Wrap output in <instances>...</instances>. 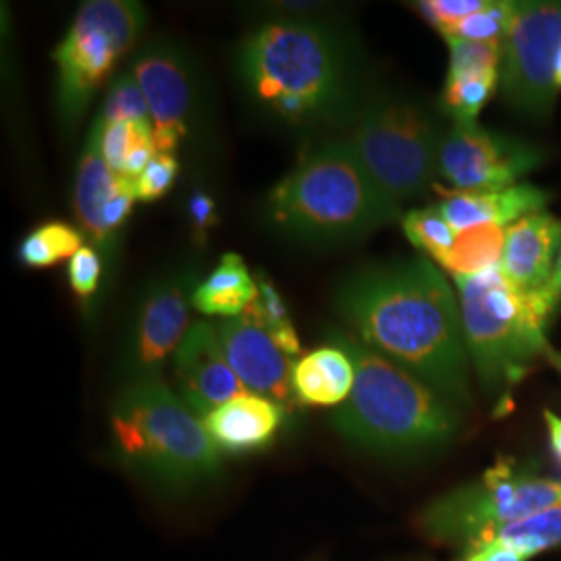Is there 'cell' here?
<instances>
[{"mask_svg":"<svg viewBox=\"0 0 561 561\" xmlns=\"http://www.w3.org/2000/svg\"><path fill=\"white\" fill-rule=\"evenodd\" d=\"M335 308L362 343L458 408L470 405L460 306L428 259L379 264L345 277L335 291Z\"/></svg>","mask_w":561,"mask_h":561,"instance_id":"1","label":"cell"},{"mask_svg":"<svg viewBox=\"0 0 561 561\" xmlns=\"http://www.w3.org/2000/svg\"><path fill=\"white\" fill-rule=\"evenodd\" d=\"M238 67L250 99L287 125L329 123L352 106L354 57L331 23H264L241 42Z\"/></svg>","mask_w":561,"mask_h":561,"instance_id":"2","label":"cell"},{"mask_svg":"<svg viewBox=\"0 0 561 561\" xmlns=\"http://www.w3.org/2000/svg\"><path fill=\"white\" fill-rule=\"evenodd\" d=\"M331 343L343 347L356 368L354 391L333 414V426L350 445L379 458L410 460L458 437L456 403L358 337L335 331Z\"/></svg>","mask_w":561,"mask_h":561,"instance_id":"3","label":"cell"},{"mask_svg":"<svg viewBox=\"0 0 561 561\" xmlns=\"http://www.w3.org/2000/svg\"><path fill=\"white\" fill-rule=\"evenodd\" d=\"M266 215L291 240L329 245L360 240L398 219L400 206L382 194L350 140L340 138L304 157L275 185Z\"/></svg>","mask_w":561,"mask_h":561,"instance_id":"4","label":"cell"},{"mask_svg":"<svg viewBox=\"0 0 561 561\" xmlns=\"http://www.w3.org/2000/svg\"><path fill=\"white\" fill-rule=\"evenodd\" d=\"M119 460L161 491L183 495L221 477L204 422L161 379L125 382L111 410Z\"/></svg>","mask_w":561,"mask_h":561,"instance_id":"5","label":"cell"},{"mask_svg":"<svg viewBox=\"0 0 561 561\" xmlns=\"http://www.w3.org/2000/svg\"><path fill=\"white\" fill-rule=\"evenodd\" d=\"M460 291L461 329L484 391L505 410L512 389L530 364L558 360L545 337L556 306L542 291L524 294L497 268L474 277H454Z\"/></svg>","mask_w":561,"mask_h":561,"instance_id":"6","label":"cell"},{"mask_svg":"<svg viewBox=\"0 0 561 561\" xmlns=\"http://www.w3.org/2000/svg\"><path fill=\"white\" fill-rule=\"evenodd\" d=\"M347 140L382 194L400 208L437 178L443 129L416 102L396 96L364 102Z\"/></svg>","mask_w":561,"mask_h":561,"instance_id":"7","label":"cell"},{"mask_svg":"<svg viewBox=\"0 0 561 561\" xmlns=\"http://www.w3.org/2000/svg\"><path fill=\"white\" fill-rule=\"evenodd\" d=\"M556 505H561L560 481L537 477L516 461L502 458L479 481L428 503L416 524L424 537L463 549Z\"/></svg>","mask_w":561,"mask_h":561,"instance_id":"8","label":"cell"},{"mask_svg":"<svg viewBox=\"0 0 561 561\" xmlns=\"http://www.w3.org/2000/svg\"><path fill=\"white\" fill-rule=\"evenodd\" d=\"M146 9L136 0H88L55 50L57 113L62 127H78L88 104L117 60L136 44Z\"/></svg>","mask_w":561,"mask_h":561,"instance_id":"9","label":"cell"},{"mask_svg":"<svg viewBox=\"0 0 561 561\" xmlns=\"http://www.w3.org/2000/svg\"><path fill=\"white\" fill-rule=\"evenodd\" d=\"M560 57L561 2H516L502 46L500 85L505 102L526 117H547L558 96Z\"/></svg>","mask_w":561,"mask_h":561,"instance_id":"10","label":"cell"},{"mask_svg":"<svg viewBox=\"0 0 561 561\" xmlns=\"http://www.w3.org/2000/svg\"><path fill=\"white\" fill-rule=\"evenodd\" d=\"M198 280L196 264H180L141 291L127 324L119 364L125 382L161 379L162 366L190 331Z\"/></svg>","mask_w":561,"mask_h":561,"instance_id":"11","label":"cell"},{"mask_svg":"<svg viewBox=\"0 0 561 561\" xmlns=\"http://www.w3.org/2000/svg\"><path fill=\"white\" fill-rule=\"evenodd\" d=\"M541 162V148L528 141L489 131L477 123H454L443 131L437 178L454 194L497 192L518 185Z\"/></svg>","mask_w":561,"mask_h":561,"instance_id":"12","label":"cell"},{"mask_svg":"<svg viewBox=\"0 0 561 561\" xmlns=\"http://www.w3.org/2000/svg\"><path fill=\"white\" fill-rule=\"evenodd\" d=\"M131 73L148 102L159 152L175 154L190 136L198 96L190 55L175 42L152 41L134 60Z\"/></svg>","mask_w":561,"mask_h":561,"instance_id":"13","label":"cell"},{"mask_svg":"<svg viewBox=\"0 0 561 561\" xmlns=\"http://www.w3.org/2000/svg\"><path fill=\"white\" fill-rule=\"evenodd\" d=\"M136 202V183L117 175L101 150V131L92 125L81 150L76 178V217L81 233L94 241L96 248L108 252L121 227L127 222Z\"/></svg>","mask_w":561,"mask_h":561,"instance_id":"14","label":"cell"},{"mask_svg":"<svg viewBox=\"0 0 561 561\" xmlns=\"http://www.w3.org/2000/svg\"><path fill=\"white\" fill-rule=\"evenodd\" d=\"M173 373L178 396L198 419L245 393L213 322L198 321L190 327L175 352Z\"/></svg>","mask_w":561,"mask_h":561,"instance_id":"15","label":"cell"},{"mask_svg":"<svg viewBox=\"0 0 561 561\" xmlns=\"http://www.w3.org/2000/svg\"><path fill=\"white\" fill-rule=\"evenodd\" d=\"M217 329L225 356L245 391L277 401L285 410L298 403L294 393L296 358H291L268 331L245 317L225 319Z\"/></svg>","mask_w":561,"mask_h":561,"instance_id":"16","label":"cell"},{"mask_svg":"<svg viewBox=\"0 0 561 561\" xmlns=\"http://www.w3.org/2000/svg\"><path fill=\"white\" fill-rule=\"evenodd\" d=\"M561 221L549 213H535L505 229L500 271L524 294L541 291L560 256Z\"/></svg>","mask_w":561,"mask_h":561,"instance_id":"17","label":"cell"},{"mask_svg":"<svg viewBox=\"0 0 561 561\" xmlns=\"http://www.w3.org/2000/svg\"><path fill=\"white\" fill-rule=\"evenodd\" d=\"M285 408L259 393H241L204 416V428L227 456H250L273 445L285 424Z\"/></svg>","mask_w":561,"mask_h":561,"instance_id":"18","label":"cell"},{"mask_svg":"<svg viewBox=\"0 0 561 561\" xmlns=\"http://www.w3.org/2000/svg\"><path fill=\"white\" fill-rule=\"evenodd\" d=\"M547 202H549V194L541 187L518 183L497 192L451 194L449 198L439 202L435 208L456 231L484 227V225L507 229L510 225L522 221L524 217L542 213Z\"/></svg>","mask_w":561,"mask_h":561,"instance_id":"19","label":"cell"},{"mask_svg":"<svg viewBox=\"0 0 561 561\" xmlns=\"http://www.w3.org/2000/svg\"><path fill=\"white\" fill-rule=\"evenodd\" d=\"M354 382V362L335 343L301 356L294 366V393L301 405L340 408L352 396Z\"/></svg>","mask_w":561,"mask_h":561,"instance_id":"20","label":"cell"},{"mask_svg":"<svg viewBox=\"0 0 561 561\" xmlns=\"http://www.w3.org/2000/svg\"><path fill=\"white\" fill-rule=\"evenodd\" d=\"M256 296L259 280H254L241 256L222 254L217 268L196 287L194 308L208 317L238 319Z\"/></svg>","mask_w":561,"mask_h":561,"instance_id":"21","label":"cell"},{"mask_svg":"<svg viewBox=\"0 0 561 561\" xmlns=\"http://www.w3.org/2000/svg\"><path fill=\"white\" fill-rule=\"evenodd\" d=\"M505 245V227L484 225L458 231L454 248L439 261L454 277H474L497 268Z\"/></svg>","mask_w":561,"mask_h":561,"instance_id":"22","label":"cell"},{"mask_svg":"<svg viewBox=\"0 0 561 561\" xmlns=\"http://www.w3.org/2000/svg\"><path fill=\"white\" fill-rule=\"evenodd\" d=\"M83 248V233L69 222H44L21 241L20 259L25 266L44 268L73 259Z\"/></svg>","mask_w":561,"mask_h":561,"instance_id":"23","label":"cell"},{"mask_svg":"<svg viewBox=\"0 0 561 561\" xmlns=\"http://www.w3.org/2000/svg\"><path fill=\"white\" fill-rule=\"evenodd\" d=\"M241 317L256 322L264 331H268V335L277 341L291 358L300 356V337L296 333L294 322L289 319L287 306L280 298L277 287L266 277H261L259 280V296Z\"/></svg>","mask_w":561,"mask_h":561,"instance_id":"24","label":"cell"},{"mask_svg":"<svg viewBox=\"0 0 561 561\" xmlns=\"http://www.w3.org/2000/svg\"><path fill=\"white\" fill-rule=\"evenodd\" d=\"M491 539H500L520 549L522 553L528 556L530 560L541 551L561 547V505L542 510L539 514L528 516L524 520L514 522L502 528L497 535H493Z\"/></svg>","mask_w":561,"mask_h":561,"instance_id":"25","label":"cell"},{"mask_svg":"<svg viewBox=\"0 0 561 561\" xmlns=\"http://www.w3.org/2000/svg\"><path fill=\"white\" fill-rule=\"evenodd\" d=\"M96 123L102 127L113 123H138L144 127H152V115H150L148 102L131 71L119 73L113 80Z\"/></svg>","mask_w":561,"mask_h":561,"instance_id":"26","label":"cell"},{"mask_svg":"<svg viewBox=\"0 0 561 561\" xmlns=\"http://www.w3.org/2000/svg\"><path fill=\"white\" fill-rule=\"evenodd\" d=\"M500 76L447 78L443 90V111L454 123H477V117L497 88Z\"/></svg>","mask_w":561,"mask_h":561,"instance_id":"27","label":"cell"},{"mask_svg":"<svg viewBox=\"0 0 561 561\" xmlns=\"http://www.w3.org/2000/svg\"><path fill=\"white\" fill-rule=\"evenodd\" d=\"M401 227L408 240L437 262L443 261V256L454 248L458 238V231L443 219L442 213L435 206L405 213Z\"/></svg>","mask_w":561,"mask_h":561,"instance_id":"28","label":"cell"},{"mask_svg":"<svg viewBox=\"0 0 561 561\" xmlns=\"http://www.w3.org/2000/svg\"><path fill=\"white\" fill-rule=\"evenodd\" d=\"M449 46V73L447 78H474L500 76L503 44L445 38Z\"/></svg>","mask_w":561,"mask_h":561,"instance_id":"29","label":"cell"},{"mask_svg":"<svg viewBox=\"0 0 561 561\" xmlns=\"http://www.w3.org/2000/svg\"><path fill=\"white\" fill-rule=\"evenodd\" d=\"M514 9H516V2L489 0L484 9L470 15L468 20L461 21L460 25H456L445 38L503 44L514 20Z\"/></svg>","mask_w":561,"mask_h":561,"instance_id":"30","label":"cell"},{"mask_svg":"<svg viewBox=\"0 0 561 561\" xmlns=\"http://www.w3.org/2000/svg\"><path fill=\"white\" fill-rule=\"evenodd\" d=\"M94 125L101 131V150L104 161L108 162V167L123 178L125 171V162L129 152L134 150V146L138 144L141 136L146 134H154L152 127H144L138 123H113L102 127L96 121Z\"/></svg>","mask_w":561,"mask_h":561,"instance_id":"31","label":"cell"},{"mask_svg":"<svg viewBox=\"0 0 561 561\" xmlns=\"http://www.w3.org/2000/svg\"><path fill=\"white\" fill-rule=\"evenodd\" d=\"M180 175V162L175 154L159 152L154 161L148 164V169L136 181V201L157 202L167 196L173 187V183Z\"/></svg>","mask_w":561,"mask_h":561,"instance_id":"32","label":"cell"},{"mask_svg":"<svg viewBox=\"0 0 561 561\" xmlns=\"http://www.w3.org/2000/svg\"><path fill=\"white\" fill-rule=\"evenodd\" d=\"M489 0H424L419 2L422 15L435 25L443 34V38L461 21L479 13L486 7Z\"/></svg>","mask_w":561,"mask_h":561,"instance_id":"33","label":"cell"},{"mask_svg":"<svg viewBox=\"0 0 561 561\" xmlns=\"http://www.w3.org/2000/svg\"><path fill=\"white\" fill-rule=\"evenodd\" d=\"M102 277L101 254L92 245H83L69 261V285L80 300H90Z\"/></svg>","mask_w":561,"mask_h":561,"instance_id":"34","label":"cell"},{"mask_svg":"<svg viewBox=\"0 0 561 561\" xmlns=\"http://www.w3.org/2000/svg\"><path fill=\"white\" fill-rule=\"evenodd\" d=\"M185 210L194 240L196 243H204L208 238V231L219 222L217 202L206 190H194V194L187 198Z\"/></svg>","mask_w":561,"mask_h":561,"instance_id":"35","label":"cell"},{"mask_svg":"<svg viewBox=\"0 0 561 561\" xmlns=\"http://www.w3.org/2000/svg\"><path fill=\"white\" fill-rule=\"evenodd\" d=\"M520 549L500 541V539H486L463 547L460 561H528Z\"/></svg>","mask_w":561,"mask_h":561,"instance_id":"36","label":"cell"},{"mask_svg":"<svg viewBox=\"0 0 561 561\" xmlns=\"http://www.w3.org/2000/svg\"><path fill=\"white\" fill-rule=\"evenodd\" d=\"M542 294H545V298L551 301L556 308L561 304V248H560V256H558V262H556V268H553V275H551V279L549 283L545 285L541 289Z\"/></svg>","mask_w":561,"mask_h":561,"instance_id":"37","label":"cell"},{"mask_svg":"<svg viewBox=\"0 0 561 561\" xmlns=\"http://www.w3.org/2000/svg\"><path fill=\"white\" fill-rule=\"evenodd\" d=\"M545 422H547V428H549L551 447H553L556 456L561 460V419L556 416L551 410H545Z\"/></svg>","mask_w":561,"mask_h":561,"instance_id":"38","label":"cell"},{"mask_svg":"<svg viewBox=\"0 0 561 561\" xmlns=\"http://www.w3.org/2000/svg\"><path fill=\"white\" fill-rule=\"evenodd\" d=\"M556 81H558V88H561V57L560 62H558V76H556Z\"/></svg>","mask_w":561,"mask_h":561,"instance_id":"39","label":"cell"}]
</instances>
